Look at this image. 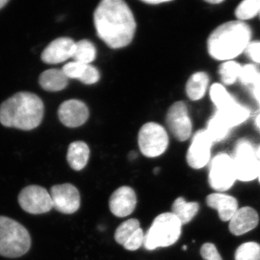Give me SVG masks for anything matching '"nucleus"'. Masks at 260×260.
I'll return each mask as SVG.
<instances>
[{"label": "nucleus", "instance_id": "37", "mask_svg": "<svg viewBox=\"0 0 260 260\" xmlns=\"http://www.w3.org/2000/svg\"><path fill=\"white\" fill-rule=\"evenodd\" d=\"M169 1H167V0H160V1H157V0H145V1H143V3H147V4L150 5H159L162 4V3H169Z\"/></svg>", "mask_w": 260, "mask_h": 260}, {"label": "nucleus", "instance_id": "26", "mask_svg": "<svg viewBox=\"0 0 260 260\" xmlns=\"http://www.w3.org/2000/svg\"><path fill=\"white\" fill-rule=\"evenodd\" d=\"M242 67L237 61H226L221 64L219 69L220 78L225 85H231L239 80Z\"/></svg>", "mask_w": 260, "mask_h": 260}, {"label": "nucleus", "instance_id": "35", "mask_svg": "<svg viewBox=\"0 0 260 260\" xmlns=\"http://www.w3.org/2000/svg\"><path fill=\"white\" fill-rule=\"evenodd\" d=\"M245 51L251 60L260 64V42L251 43Z\"/></svg>", "mask_w": 260, "mask_h": 260}, {"label": "nucleus", "instance_id": "41", "mask_svg": "<svg viewBox=\"0 0 260 260\" xmlns=\"http://www.w3.org/2000/svg\"><path fill=\"white\" fill-rule=\"evenodd\" d=\"M256 156H257L258 159H259L260 161V146L259 148L257 149V150H256Z\"/></svg>", "mask_w": 260, "mask_h": 260}, {"label": "nucleus", "instance_id": "20", "mask_svg": "<svg viewBox=\"0 0 260 260\" xmlns=\"http://www.w3.org/2000/svg\"><path fill=\"white\" fill-rule=\"evenodd\" d=\"M209 84V76L204 72H198L188 80L186 85V95L191 101L203 99Z\"/></svg>", "mask_w": 260, "mask_h": 260}, {"label": "nucleus", "instance_id": "18", "mask_svg": "<svg viewBox=\"0 0 260 260\" xmlns=\"http://www.w3.org/2000/svg\"><path fill=\"white\" fill-rule=\"evenodd\" d=\"M69 78L62 70H46L39 77V84L44 90L49 92H57L64 90L68 85Z\"/></svg>", "mask_w": 260, "mask_h": 260}, {"label": "nucleus", "instance_id": "30", "mask_svg": "<svg viewBox=\"0 0 260 260\" xmlns=\"http://www.w3.org/2000/svg\"><path fill=\"white\" fill-rule=\"evenodd\" d=\"M260 73L254 65L246 64L242 68L239 80L244 85H254Z\"/></svg>", "mask_w": 260, "mask_h": 260}, {"label": "nucleus", "instance_id": "24", "mask_svg": "<svg viewBox=\"0 0 260 260\" xmlns=\"http://www.w3.org/2000/svg\"><path fill=\"white\" fill-rule=\"evenodd\" d=\"M95 56H96V49L93 43L86 39L75 43L73 56H72V58L75 61L85 64H90V63L95 60Z\"/></svg>", "mask_w": 260, "mask_h": 260}, {"label": "nucleus", "instance_id": "13", "mask_svg": "<svg viewBox=\"0 0 260 260\" xmlns=\"http://www.w3.org/2000/svg\"><path fill=\"white\" fill-rule=\"evenodd\" d=\"M58 116L64 126L70 128L78 127L88 120L89 111L83 102L72 99L61 104L58 110Z\"/></svg>", "mask_w": 260, "mask_h": 260}, {"label": "nucleus", "instance_id": "8", "mask_svg": "<svg viewBox=\"0 0 260 260\" xmlns=\"http://www.w3.org/2000/svg\"><path fill=\"white\" fill-rule=\"evenodd\" d=\"M237 179L232 157L225 153L215 155L210 166V186L216 191H226L232 187Z\"/></svg>", "mask_w": 260, "mask_h": 260}, {"label": "nucleus", "instance_id": "22", "mask_svg": "<svg viewBox=\"0 0 260 260\" xmlns=\"http://www.w3.org/2000/svg\"><path fill=\"white\" fill-rule=\"evenodd\" d=\"M199 204L196 202L188 203L183 198H177L172 205V213L175 215L181 225L189 223L198 213Z\"/></svg>", "mask_w": 260, "mask_h": 260}, {"label": "nucleus", "instance_id": "39", "mask_svg": "<svg viewBox=\"0 0 260 260\" xmlns=\"http://www.w3.org/2000/svg\"><path fill=\"white\" fill-rule=\"evenodd\" d=\"M9 3V0H0V10Z\"/></svg>", "mask_w": 260, "mask_h": 260}, {"label": "nucleus", "instance_id": "15", "mask_svg": "<svg viewBox=\"0 0 260 260\" xmlns=\"http://www.w3.org/2000/svg\"><path fill=\"white\" fill-rule=\"evenodd\" d=\"M75 42L68 37L58 38L52 41L43 51L42 60L49 64H59L73 56Z\"/></svg>", "mask_w": 260, "mask_h": 260}, {"label": "nucleus", "instance_id": "32", "mask_svg": "<svg viewBox=\"0 0 260 260\" xmlns=\"http://www.w3.org/2000/svg\"><path fill=\"white\" fill-rule=\"evenodd\" d=\"M145 234L143 229L140 228L136 232L133 234V237L128 239L127 242L123 246L126 250L135 251L139 249L140 246L144 244Z\"/></svg>", "mask_w": 260, "mask_h": 260}, {"label": "nucleus", "instance_id": "40", "mask_svg": "<svg viewBox=\"0 0 260 260\" xmlns=\"http://www.w3.org/2000/svg\"><path fill=\"white\" fill-rule=\"evenodd\" d=\"M256 126H257L258 129L260 130V114L257 116V117H256Z\"/></svg>", "mask_w": 260, "mask_h": 260}, {"label": "nucleus", "instance_id": "31", "mask_svg": "<svg viewBox=\"0 0 260 260\" xmlns=\"http://www.w3.org/2000/svg\"><path fill=\"white\" fill-rule=\"evenodd\" d=\"M86 64L78 61H71L63 67L62 70L66 76L71 79L80 80L83 75Z\"/></svg>", "mask_w": 260, "mask_h": 260}, {"label": "nucleus", "instance_id": "42", "mask_svg": "<svg viewBox=\"0 0 260 260\" xmlns=\"http://www.w3.org/2000/svg\"><path fill=\"white\" fill-rule=\"evenodd\" d=\"M129 156L131 157L132 159H134L136 158L137 155L136 153H135V152H132V153H130Z\"/></svg>", "mask_w": 260, "mask_h": 260}, {"label": "nucleus", "instance_id": "38", "mask_svg": "<svg viewBox=\"0 0 260 260\" xmlns=\"http://www.w3.org/2000/svg\"><path fill=\"white\" fill-rule=\"evenodd\" d=\"M207 3L212 5H218L223 3V0H209V1H207Z\"/></svg>", "mask_w": 260, "mask_h": 260}, {"label": "nucleus", "instance_id": "6", "mask_svg": "<svg viewBox=\"0 0 260 260\" xmlns=\"http://www.w3.org/2000/svg\"><path fill=\"white\" fill-rule=\"evenodd\" d=\"M232 158L238 180L250 181L258 177L260 161L250 142L246 140L238 142Z\"/></svg>", "mask_w": 260, "mask_h": 260}, {"label": "nucleus", "instance_id": "17", "mask_svg": "<svg viewBox=\"0 0 260 260\" xmlns=\"http://www.w3.org/2000/svg\"><path fill=\"white\" fill-rule=\"evenodd\" d=\"M206 202L208 206L218 212L219 218L223 221H230L239 209L236 198L221 193H213L208 195Z\"/></svg>", "mask_w": 260, "mask_h": 260}, {"label": "nucleus", "instance_id": "23", "mask_svg": "<svg viewBox=\"0 0 260 260\" xmlns=\"http://www.w3.org/2000/svg\"><path fill=\"white\" fill-rule=\"evenodd\" d=\"M231 129L232 127L216 112L215 115L208 121L207 129L205 130L209 135L213 143H217L225 140L230 134Z\"/></svg>", "mask_w": 260, "mask_h": 260}, {"label": "nucleus", "instance_id": "36", "mask_svg": "<svg viewBox=\"0 0 260 260\" xmlns=\"http://www.w3.org/2000/svg\"><path fill=\"white\" fill-rule=\"evenodd\" d=\"M253 93L260 105V75L255 83L253 85Z\"/></svg>", "mask_w": 260, "mask_h": 260}, {"label": "nucleus", "instance_id": "2", "mask_svg": "<svg viewBox=\"0 0 260 260\" xmlns=\"http://www.w3.org/2000/svg\"><path fill=\"white\" fill-rule=\"evenodd\" d=\"M44 105L42 99L30 92H19L0 106V123L6 127L29 131L43 120Z\"/></svg>", "mask_w": 260, "mask_h": 260}, {"label": "nucleus", "instance_id": "9", "mask_svg": "<svg viewBox=\"0 0 260 260\" xmlns=\"http://www.w3.org/2000/svg\"><path fill=\"white\" fill-rule=\"evenodd\" d=\"M20 208L32 215L47 213L53 208L50 193L42 186L30 185L24 188L18 195Z\"/></svg>", "mask_w": 260, "mask_h": 260}, {"label": "nucleus", "instance_id": "25", "mask_svg": "<svg viewBox=\"0 0 260 260\" xmlns=\"http://www.w3.org/2000/svg\"><path fill=\"white\" fill-rule=\"evenodd\" d=\"M210 95L218 111L221 110L235 101L225 87L220 83L213 84L210 87Z\"/></svg>", "mask_w": 260, "mask_h": 260}, {"label": "nucleus", "instance_id": "1", "mask_svg": "<svg viewBox=\"0 0 260 260\" xmlns=\"http://www.w3.org/2000/svg\"><path fill=\"white\" fill-rule=\"evenodd\" d=\"M93 20L98 37L112 49L126 47L134 38V15L122 0H103L94 12Z\"/></svg>", "mask_w": 260, "mask_h": 260}, {"label": "nucleus", "instance_id": "3", "mask_svg": "<svg viewBox=\"0 0 260 260\" xmlns=\"http://www.w3.org/2000/svg\"><path fill=\"white\" fill-rule=\"evenodd\" d=\"M250 27L239 20L227 22L215 28L208 41V53L219 61H230L246 51L251 44Z\"/></svg>", "mask_w": 260, "mask_h": 260}, {"label": "nucleus", "instance_id": "34", "mask_svg": "<svg viewBox=\"0 0 260 260\" xmlns=\"http://www.w3.org/2000/svg\"><path fill=\"white\" fill-rule=\"evenodd\" d=\"M202 257L205 260H223L216 246L211 243L203 244L200 249Z\"/></svg>", "mask_w": 260, "mask_h": 260}, {"label": "nucleus", "instance_id": "21", "mask_svg": "<svg viewBox=\"0 0 260 260\" xmlns=\"http://www.w3.org/2000/svg\"><path fill=\"white\" fill-rule=\"evenodd\" d=\"M231 127L240 125L249 118V111L244 106L234 101L226 107L216 112Z\"/></svg>", "mask_w": 260, "mask_h": 260}, {"label": "nucleus", "instance_id": "27", "mask_svg": "<svg viewBox=\"0 0 260 260\" xmlns=\"http://www.w3.org/2000/svg\"><path fill=\"white\" fill-rule=\"evenodd\" d=\"M140 228L139 220L137 219H129V220L123 222L116 230L115 235H114L116 242L118 244L124 246V244L127 242L128 239L133 237V234Z\"/></svg>", "mask_w": 260, "mask_h": 260}, {"label": "nucleus", "instance_id": "11", "mask_svg": "<svg viewBox=\"0 0 260 260\" xmlns=\"http://www.w3.org/2000/svg\"><path fill=\"white\" fill-rule=\"evenodd\" d=\"M213 143L206 130L197 132L186 153V161L189 167L194 169L205 167L209 162Z\"/></svg>", "mask_w": 260, "mask_h": 260}, {"label": "nucleus", "instance_id": "5", "mask_svg": "<svg viewBox=\"0 0 260 260\" xmlns=\"http://www.w3.org/2000/svg\"><path fill=\"white\" fill-rule=\"evenodd\" d=\"M181 223L172 213L160 214L153 220L145 235L144 246L148 250L167 247L179 240Z\"/></svg>", "mask_w": 260, "mask_h": 260}, {"label": "nucleus", "instance_id": "16", "mask_svg": "<svg viewBox=\"0 0 260 260\" xmlns=\"http://www.w3.org/2000/svg\"><path fill=\"white\" fill-rule=\"evenodd\" d=\"M259 223L257 212L250 207L238 209L230 220L229 230L235 236H241L255 229Z\"/></svg>", "mask_w": 260, "mask_h": 260}, {"label": "nucleus", "instance_id": "29", "mask_svg": "<svg viewBox=\"0 0 260 260\" xmlns=\"http://www.w3.org/2000/svg\"><path fill=\"white\" fill-rule=\"evenodd\" d=\"M236 260H260V244L256 242H246L237 248Z\"/></svg>", "mask_w": 260, "mask_h": 260}, {"label": "nucleus", "instance_id": "45", "mask_svg": "<svg viewBox=\"0 0 260 260\" xmlns=\"http://www.w3.org/2000/svg\"><path fill=\"white\" fill-rule=\"evenodd\" d=\"M258 178H259V182H260V171H259V176H258Z\"/></svg>", "mask_w": 260, "mask_h": 260}, {"label": "nucleus", "instance_id": "12", "mask_svg": "<svg viewBox=\"0 0 260 260\" xmlns=\"http://www.w3.org/2000/svg\"><path fill=\"white\" fill-rule=\"evenodd\" d=\"M53 208L63 214H73L80 208V195L71 184H57L51 188Z\"/></svg>", "mask_w": 260, "mask_h": 260}, {"label": "nucleus", "instance_id": "10", "mask_svg": "<svg viewBox=\"0 0 260 260\" xmlns=\"http://www.w3.org/2000/svg\"><path fill=\"white\" fill-rule=\"evenodd\" d=\"M166 121L171 133L179 141L190 138L192 124L185 103H174L168 110Z\"/></svg>", "mask_w": 260, "mask_h": 260}, {"label": "nucleus", "instance_id": "44", "mask_svg": "<svg viewBox=\"0 0 260 260\" xmlns=\"http://www.w3.org/2000/svg\"><path fill=\"white\" fill-rule=\"evenodd\" d=\"M182 249H183V250H186V246H183Z\"/></svg>", "mask_w": 260, "mask_h": 260}, {"label": "nucleus", "instance_id": "4", "mask_svg": "<svg viewBox=\"0 0 260 260\" xmlns=\"http://www.w3.org/2000/svg\"><path fill=\"white\" fill-rule=\"evenodd\" d=\"M31 246L28 231L8 217L0 216V256L17 258L26 254Z\"/></svg>", "mask_w": 260, "mask_h": 260}, {"label": "nucleus", "instance_id": "33", "mask_svg": "<svg viewBox=\"0 0 260 260\" xmlns=\"http://www.w3.org/2000/svg\"><path fill=\"white\" fill-rule=\"evenodd\" d=\"M100 79V74L95 67L91 64H86L83 75L79 80L85 85H92L97 83Z\"/></svg>", "mask_w": 260, "mask_h": 260}, {"label": "nucleus", "instance_id": "19", "mask_svg": "<svg viewBox=\"0 0 260 260\" xmlns=\"http://www.w3.org/2000/svg\"><path fill=\"white\" fill-rule=\"evenodd\" d=\"M89 156L90 149L86 143L76 141L70 145L67 159L72 169L75 171L82 170L88 164Z\"/></svg>", "mask_w": 260, "mask_h": 260}, {"label": "nucleus", "instance_id": "14", "mask_svg": "<svg viewBox=\"0 0 260 260\" xmlns=\"http://www.w3.org/2000/svg\"><path fill=\"white\" fill-rule=\"evenodd\" d=\"M136 205V194L129 186H121L114 191L109 200L111 211L119 218H124L133 213Z\"/></svg>", "mask_w": 260, "mask_h": 260}, {"label": "nucleus", "instance_id": "7", "mask_svg": "<svg viewBox=\"0 0 260 260\" xmlns=\"http://www.w3.org/2000/svg\"><path fill=\"white\" fill-rule=\"evenodd\" d=\"M169 142L167 131L157 123H147L142 126L138 134L140 151L148 158L162 155L167 150Z\"/></svg>", "mask_w": 260, "mask_h": 260}, {"label": "nucleus", "instance_id": "43", "mask_svg": "<svg viewBox=\"0 0 260 260\" xmlns=\"http://www.w3.org/2000/svg\"><path fill=\"white\" fill-rule=\"evenodd\" d=\"M158 171H159V168H156V169H155V170H154V173H155V174H156L158 172Z\"/></svg>", "mask_w": 260, "mask_h": 260}, {"label": "nucleus", "instance_id": "46", "mask_svg": "<svg viewBox=\"0 0 260 260\" xmlns=\"http://www.w3.org/2000/svg\"><path fill=\"white\" fill-rule=\"evenodd\" d=\"M259 18H260V12H259Z\"/></svg>", "mask_w": 260, "mask_h": 260}, {"label": "nucleus", "instance_id": "28", "mask_svg": "<svg viewBox=\"0 0 260 260\" xmlns=\"http://www.w3.org/2000/svg\"><path fill=\"white\" fill-rule=\"evenodd\" d=\"M260 0H246L238 5L235 15L239 21L250 20L259 14Z\"/></svg>", "mask_w": 260, "mask_h": 260}]
</instances>
